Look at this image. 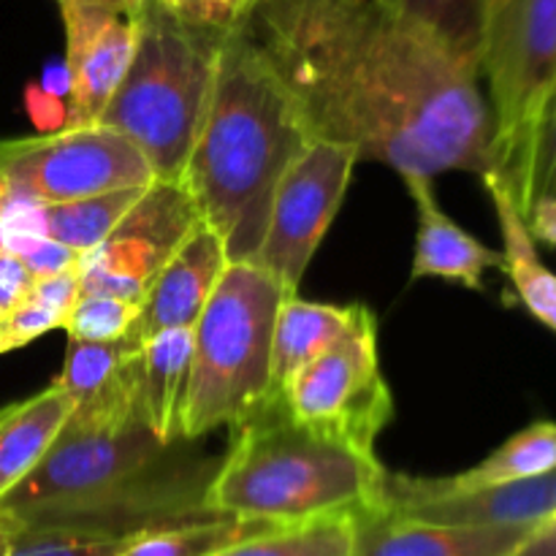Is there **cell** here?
<instances>
[{"mask_svg":"<svg viewBox=\"0 0 556 556\" xmlns=\"http://www.w3.org/2000/svg\"><path fill=\"white\" fill-rule=\"evenodd\" d=\"M253 36L315 139L353 147L400 177L492 174L481 71L375 0H261Z\"/></svg>","mask_w":556,"mask_h":556,"instance_id":"1","label":"cell"},{"mask_svg":"<svg viewBox=\"0 0 556 556\" xmlns=\"http://www.w3.org/2000/svg\"><path fill=\"white\" fill-rule=\"evenodd\" d=\"M139 416L65 421L36 470L0 503L16 532L65 530L128 538L152 527L215 516L204 492L215 467L174 465Z\"/></svg>","mask_w":556,"mask_h":556,"instance_id":"2","label":"cell"},{"mask_svg":"<svg viewBox=\"0 0 556 556\" xmlns=\"http://www.w3.org/2000/svg\"><path fill=\"white\" fill-rule=\"evenodd\" d=\"M313 141L307 114L253 30L223 38L182 185L231 264L253 261L277 185Z\"/></svg>","mask_w":556,"mask_h":556,"instance_id":"3","label":"cell"},{"mask_svg":"<svg viewBox=\"0 0 556 556\" xmlns=\"http://www.w3.org/2000/svg\"><path fill=\"white\" fill-rule=\"evenodd\" d=\"M389 470L378 456L329 443L269 402L233 429L204 492V510L277 527L383 514Z\"/></svg>","mask_w":556,"mask_h":556,"instance_id":"4","label":"cell"},{"mask_svg":"<svg viewBox=\"0 0 556 556\" xmlns=\"http://www.w3.org/2000/svg\"><path fill=\"white\" fill-rule=\"evenodd\" d=\"M223 38L185 25L152 0L141 5L136 54L96 125L125 136L161 182L182 185Z\"/></svg>","mask_w":556,"mask_h":556,"instance_id":"5","label":"cell"},{"mask_svg":"<svg viewBox=\"0 0 556 556\" xmlns=\"http://www.w3.org/2000/svg\"><path fill=\"white\" fill-rule=\"evenodd\" d=\"M282 288L250 261L228 264L193 326L179 440L237 429L271 402V337Z\"/></svg>","mask_w":556,"mask_h":556,"instance_id":"6","label":"cell"},{"mask_svg":"<svg viewBox=\"0 0 556 556\" xmlns=\"http://www.w3.org/2000/svg\"><path fill=\"white\" fill-rule=\"evenodd\" d=\"M481 74L492 96V174L527 217L538 144L556 96V0H489Z\"/></svg>","mask_w":556,"mask_h":556,"instance_id":"7","label":"cell"},{"mask_svg":"<svg viewBox=\"0 0 556 556\" xmlns=\"http://www.w3.org/2000/svg\"><path fill=\"white\" fill-rule=\"evenodd\" d=\"M280 405L307 432L362 456H378L375 443L394 418V396L380 369L372 309L288 383Z\"/></svg>","mask_w":556,"mask_h":556,"instance_id":"8","label":"cell"},{"mask_svg":"<svg viewBox=\"0 0 556 556\" xmlns=\"http://www.w3.org/2000/svg\"><path fill=\"white\" fill-rule=\"evenodd\" d=\"M152 182L144 155L101 125L0 141V204H65Z\"/></svg>","mask_w":556,"mask_h":556,"instance_id":"9","label":"cell"},{"mask_svg":"<svg viewBox=\"0 0 556 556\" xmlns=\"http://www.w3.org/2000/svg\"><path fill=\"white\" fill-rule=\"evenodd\" d=\"M358 161L362 157L353 147L315 139L277 185L264 239L250 264L266 271L286 296L299 293L304 271L337 217Z\"/></svg>","mask_w":556,"mask_h":556,"instance_id":"10","label":"cell"},{"mask_svg":"<svg viewBox=\"0 0 556 556\" xmlns=\"http://www.w3.org/2000/svg\"><path fill=\"white\" fill-rule=\"evenodd\" d=\"M199 223V206L188 188L155 179L112 237L79 258V296H112L141 304L157 271Z\"/></svg>","mask_w":556,"mask_h":556,"instance_id":"11","label":"cell"},{"mask_svg":"<svg viewBox=\"0 0 556 556\" xmlns=\"http://www.w3.org/2000/svg\"><path fill=\"white\" fill-rule=\"evenodd\" d=\"M65 27L68 117L65 128L96 125L123 81L139 43V11L60 0Z\"/></svg>","mask_w":556,"mask_h":556,"instance_id":"12","label":"cell"},{"mask_svg":"<svg viewBox=\"0 0 556 556\" xmlns=\"http://www.w3.org/2000/svg\"><path fill=\"white\" fill-rule=\"evenodd\" d=\"M228 264L231 261L220 237L201 220L150 282L141 299L139 318L125 340L136 348H144L163 331H193Z\"/></svg>","mask_w":556,"mask_h":556,"instance_id":"13","label":"cell"},{"mask_svg":"<svg viewBox=\"0 0 556 556\" xmlns=\"http://www.w3.org/2000/svg\"><path fill=\"white\" fill-rule=\"evenodd\" d=\"M556 470V421H535L505 440L486 459L470 470L443 478L391 476L386 483V510H400L407 505L429 503V500L459 497V494L483 492V489L505 486V483L530 481Z\"/></svg>","mask_w":556,"mask_h":556,"instance_id":"14","label":"cell"},{"mask_svg":"<svg viewBox=\"0 0 556 556\" xmlns=\"http://www.w3.org/2000/svg\"><path fill=\"white\" fill-rule=\"evenodd\" d=\"M538 527L429 525L394 514L353 519L351 556H514Z\"/></svg>","mask_w":556,"mask_h":556,"instance_id":"15","label":"cell"},{"mask_svg":"<svg viewBox=\"0 0 556 556\" xmlns=\"http://www.w3.org/2000/svg\"><path fill=\"white\" fill-rule=\"evenodd\" d=\"M418 212L416 255H413L410 280L438 277V280L456 282L470 291H483V275L489 269H503V253L489 244L478 242L459 223L451 220L438 204L432 190V179L402 177Z\"/></svg>","mask_w":556,"mask_h":556,"instance_id":"16","label":"cell"},{"mask_svg":"<svg viewBox=\"0 0 556 556\" xmlns=\"http://www.w3.org/2000/svg\"><path fill=\"white\" fill-rule=\"evenodd\" d=\"M556 510V470L530 481L505 483L483 492L459 494V497L429 500L386 514L405 519L429 521V525L456 527H538Z\"/></svg>","mask_w":556,"mask_h":556,"instance_id":"17","label":"cell"},{"mask_svg":"<svg viewBox=\"0 0 556 556\" xmlns=\"http://www.w3.org/2000/svg\"><path fill=\"white\" fill-rule=\"evenodd\" d=\"M369 307L364 304H320L307 302L299 293L282 299L271 337V402H280L282 391L313 358L329 351L348 334Z\"/></svg>","mask_w":556,"mask_h":556,"instance_id":"18","label":"cell"},{"mask_svg":"<svg viewBox=\"0 0 556 556\" xmlns=\"http://www.w3.org/2000/svg\"><path fill=\"white\" fill-rule=\"evenodd\" d=\"M74 413V400L54 380L27 400L0 407V503L22 486Z\"/></svg>","mask_w":556,"mask_h":556,"instance_id":"19","label":"cell"},{"mask_svg":"<svg viewBox=\"0 0 556 556\" xmlns=\"http://www.w3.org/2000/svg\"><path fill=\"white\" fill-rule=\"evenodd\" d=\"M481 179L503 233V271L510 277V286L527 313L556 334V275L538 255L525 212L519 210L508 185L497 174H486Z\"/></svg>","mask_w":556,"mask_h":556,"instance_id":"20","label":"cell"},{"mask_svg":"<svg viewBox=\"0 0 556 556\" xmlns=\"http://www.w3.org/2000/svg\"><path fill=\"white\" fill-rule=\"evenodd\" d=\"M190 353H193V331L190 329L163 331L141 348L136 410H139L147 432L161 445L179 443L177 421L185 380H188Z\"/></svg>","mask_w":556,"mask_h":556,"instance_id":"21","label":"cell"},{"mask_svg":"<svg viewBox=\"0 0 556 556\" xmlns=\"http://www.w3.org/2000/svg\"><path fill=\"white\" fill-rule=\"evenodd\" d=\"M282 530L266 521L228 519V516H199L177 525L152 527L128 535L112 556H215L217 552Z\"/></svg>","mask_w":556,"mask_h":556,"instance_id":"22","label":"cell"},{"mask_svg":"<svg viewBox=\"0 0 556 556\" xmlns=\"http://www.w3.org/2000/svg\"><path fill=\"white\" fill-rule=\"evenodd\" d=\"M383 11L432 33L481 71L489 0H375Z\"/></svg>","mask_w":556,"mask_h":556,"instance_id":"23","label":"cell"},{"mask_svg":"<svg viewBox=\"0 0 556 556\" xmlns=\"http://www.w3.org/2000/svg\"><path fill=\"white\" fill-rule=\"evenodd\" d=\"M353 519H329L302 527H282L250 538L215 556H351Z\"/></svg>","mask_w":556,"mask_h":556,"instance_id":"24","label":"cell"},{"mask_svg":"<svg viewBox=\"0 0 556 556\" xmlns=\"http://www.w3.org/2000/svg\"><path fill=\"white\" fill-rule=\"evenodd\" d=\"M141 304L112 296H79L71 307L63 329L68 340L79 342H117L128 337L139 318Z\"/></svg>","mask_w":556,"mask_h":556,"instance_id":"25","label":"cell"},{"mask_svg":"<svg viewBox=\"0 0 556 556\" xmlns=\"http://www.w3.org/2000/svg\"><path fill=\"white\" fill-rule=\"evenodd\" d=\"M185 25L231 36L253 25L261 0H152Z\"/></svg>","mask_w":556,"mask_h":556,"instance_id":"26","label":"cell"},{"mask_svg":"<svg viewBox=\"0 0 556 556\" xmlns=\"http://www.w3.org/2000/svg\"><path fill=\"white\" fill-rule=\"evenodd\" d=\"M63 324H65L63 309L49 304L47 299H41L30 288V293H27L14 309L0 315V356L30 345V342H36L38 337L49 334V331L63 329Z\"/></svg>","mask_w":556,"mask_h":556,"instance_id":"27","label":"cell"},{"mask_svg":"<svg viewBox=\"0 0 556 556\" xmlns=\"http://www.w3.org/2000/svg\"><path fill=\"white\" fill-rule=\"evenodd\" d=\"M123 541L65 530L20 532L9 556H112Z\"/></svg>","mask_w":556,"mask_h":556,"instance_id":"28","label":"cell"},{"mask_svg":"<svg viewBox=\"0 0 556 556\" xmlns=\"http://www.w3.org/2000/svg\"><path fill=\"white\" fill-rule=\"evenodd\" d=\"M538 199H556V96L546 114V123H543L535 174H532V204Z\"/></svg>","mask_w":556,"mask_h":556,"instance_id":"29","label":"cell"},{"mask_svg":"<svg viewBox=\"0 0 556 556\" xmlns=\"http://www.w3.org/2000/svg\"><path fill=\"white\" fill-rule=\"evenodd\" d=\"M36 286V277L27 269L25 261L11 250L0 248V315L14 309Z\"/></svg>","mask_w":556,"mask_h":556,"instance_id":"30","label":"cell"},{"mask_svg":"<svg viewBox=\"0 0 556 556\" xmlns=\"http://www.w3.org/2000/svg\"><path fill=\"white\" fill-rule=\"evenodd\" d=\"M27 109H30V117L38 128H43L47 134L65 128V117H68V103L60 101L58 92L47 90V87H30L27 90Z\"/></svg>","mask_w":556,"mask_h":556,"instance_id":"31","label":"cell"},{"mask_svg":"<svg viewBox=\"0 0 556 556\" xmlns=\"http://www.w3.org/2000/svg\"><path fill=\"white\" fill-rule=\"evenodd\" d=\"M527 228L535 242L556 248V199H538L527 212Z\"/></svg>","mask_w":556,"mask_h":556,"instance_id":"32","label":"cell"},{"mask_svg":"<svg viewBox=\"0 0 556 556\" xmlns=\"http://www.w3.org/2000/svg\"><path fill=\"white\" fill-rule=\"evenodd\" d=\"M514 556H556V530H538Z\"/></svg>","mask_w":556,"mask_h":556,"instance_id":"33","label":"cell"},{"mask_svg":"<svg viewBox=\"0 0 556 556\" xmlns=\"http://www.w3.org/2000/svg\"><path fill=\"white\" fill-rule=\"evenodd\" d=\"M16 535H20V532L14 530V525L5 519H0V556L11 554V548H14V543H16Z\"/></svg>","mask_w":556,"mask_h":556,"instance_id":"34","label":"cell"},{"mask_svg":"<svg viewBox=\"0 0 556 556\" xmlns=\"http://www.w3.org/2000/svg\"><path fill=\"white\" fill-rule=\"evenodd\" d=\"M76 3H101V5H112V9H119V11H128V14H136V11H141L144 0H76Z\"/></svg>","mask_w":556,"mask_h":556,"instance_id":"35","label":"cell"},{"mask_svg":"<svg viewBox=\"0 0 556 556\" xmlns=\"http://www.w3.org/2000/svg\"><path fill=\"white\" fill-rule=\"evenodd\" d=\"M541 530H556V510H554L552 516H548V519H546V525H543Z\"/></svg>","mask_w":556,"mask_h":556,"instance_id":"36","label":"cell"}]
</instances>
